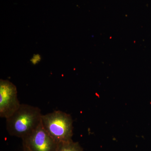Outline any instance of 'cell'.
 Masks as SVG:
<instances>
[{"label":"cell","mask_w":151,"mask_h":151,"mask_svg":"<svg viewBox=\"0 0 151 151\" xmlns=\"http://www.w3.org/2000/svg\"><path fill=\"white\" fill-rule=\"evenodd\" d=\"M23 151H30L24 145H23Z\"/></svg>","instance_id":"obj_7"},{"label":"cell","mask_w":151,"mask_h":151,"mask_svg":"<svg viewBox=\"0 0 151 151\" xmlns=\"http://www.w3.org/2000/svg\"><path fill=\"white\" fill-rule=\"evenodd\" d=\"M22 140L23 145L30 151H56L58 144L44 129L42 122Z\"/></svg>","instance_id":"obj_4"},{"label":"cell","mask_w":151,"mask_h":151,"mask_svg":"<svg viewBox=\"0 0 151 151\" xmlns=\"http://www.w3.org/2000/svg\"><path fill=\"white\" fill-rule=\"evenodd\" d=\"M73 123L70 114L60 111H54L42 116L44 128L58 143L72 140Z\"/></svg>","instance_id":"obj_2"},{"label":"cell","mask_w":151,"mask_h":151,"mask_svg":"<svg viewBox=\"0 0 151 151\" xmlns=\"http://www.w3.org/2000/svg\"><path fill=\"white\" fill-rule=\"evenodd\" d=\"M41 60V57L39 54H37L34 55L32 58L30 60V61L33 64H36L40 62Z\"/></svg>","instance_id":"obj_6"},{"label":"cell","mask_w":151,"mask_h":151,"mask_svg":"<svg viewBox=\"0 0 151 151\" xmlns=\"http://www.w3.org/2000/svg\"><path fill=\"white\" fill-rule=\"evenodd\" d=\"M56 151H84L79 143L73 140L61 142L58 144Z\"/></svg>","instance_id":"obj_5"},{"label":"cell","mask_w":151,"mask_h":151,"mask_svg":"<svg viewBox=\"0 0 151 151\" xmlns=\"http://www.w3.org/2000/svg\"><path fill=\"white\" fill-rule=\"evenodd\" d=\"M42 115L39 108L21 104L18 110L6 119L7 132L11 136L23 139L41 123Z\"/></svg>","instance_id":"obj_1"},{"label":"cell","mask_w":151,"mask_h":151,"mask_svg":"<svg viewBox=\"0 0 151 151\" xmlns=\"http://www.w3.org/2000/svg\"><path fill=\"white\" fill-rule=\"evenodd\" d=\"M16 86L7 80H0V117L6 119L21 105Z\"/></svg>","instance_id":"obj_3"}]
</instances>
